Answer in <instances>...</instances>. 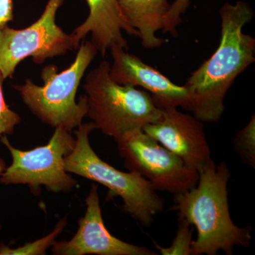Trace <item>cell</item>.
I'll return each instance as SVG.
<instances>
[{
	"label": "cell",
	"instance_id": "obj_20",
	"mask_svg": "<svg viewBox=\"0 0 255 255\" xmlns=\"http://www.w3.org/2000/svg\"><path fill=\"white\" fill-rule=\"evenodd\" d=\"M5 169H6V167H5L4 161L2 159L0 158V175L2 174V172H4ZM0 229H1V226H0Z\"/></svg>",
	"mask_w": 255,
	"mask_h": 255
},
{
	"label": "cell",
	"instance_id": "obj_6",
	"mask_svg": "<svg viewBox=\"0 0 255 255\" xmlns=\"http://www.w3.org/2000/svg\"><path fill=\"white\" fill-rule=\"evenodd\" d=\"M1 142L12 157L11 165L0 175V182L2 184H26L34 194L40 192V186L58 193L69 192L78 185V182L64 166V159L75 145V138L71 132L57 128L46 145L29 150L15 148L6 135L1 136Z\"/></svg>",
	"mask_w": 255,
	"mask_h": 255
},
{
	"label": "cell",
	"instance_id": "obj_16",
	"mask_svg": "<svg viewBox=\"0 0 255 255\" xmlns=\"http://www.w3.org/2000/svg\"><path fill=\"white\" fill-rule=\"evenodd\" d=\"M193 230L194 228L192 225L188 223L186 220L179 218L177 235L172 245L169 248H162L157 244H155V247L159 253L164 255H190Z\"/></svg>",
	"mask_w": 255,
	"mask_h": 255
},
{
	"label": "cell",
	"instance_id": "obj_12",
	"mask_svg": "<svg viewBox=\"0 0 255 255\" xmlns=\"http://www.w3.org/2000/svg\"><path fill=\"white\" fill-rule=\"evenodd\" d=\"M90 13L85 21L70 33L78 49L82 40L90 33L91 41L102 56L115 47L128 49L122 31L138 37L136 30L124 17L119 0H86Z\"/></svg>",
	"mask_w": 255,
	"mask_h": 255
},
{
	"label": "cell",
	"instance_id": "obj_13",
	"mask_svg": "<svg viewBox=\"0 0 255 255\" xmlns=\"http://www.w3.org/2000/svg\"><path fill=\"white\" fill-rule=\"evenodd\" d=\"M119 3L124 17L138 33L143 48L154 49L165 43L156 33L164 27L171 5L168 0H119Z\"/></svg>",
	"mask_w": 255,
	"mask_h": 255
},
{
	"label": "cell",
	"instance_id": "obj_17",
	"mask_svg": "<svg viewBox=\"0 0 255 255\" xmlns=\"http://www.w3.org/2000/svg\"><path fill=\"white\" fill-rule=\"evenodd\" d=\"M4 80L2 75L0 73V137L2 134H12L15 127L21 122L19 115L14 111L10 110L5 102L2 90V83Z\"/></svg>",
	"mask_w": 255,
	"mask_h": 255
},
{
	"label": "cell",
	"instance_id": "obj_18",
	"mask_svg": "<svg viewBox=\"0 0 255 255\" xmlns=\"http://www.w3.org/2000/svg\"><path fill=\"white\" fill-rule=\"evenodd\" d=\"M190 4V0H174L170 5L168 14L166 18L165 24L163 28L165 33H172L173 36L177 33V27L180 24L181 16L187 11Z\"/></svg>",
	"mask_w": 255,
	"mask_h": 255
},
{
	"label": "cell",
	"instance_id": "obj_15",
	"mask_svg": "<svg viewBox=\"0 0 255 255\" xmlns=\"http://www.w3.org/2000/svg\"><path fill=\"white\" fill-rule=\"evenodd\" d=\"M235 152L244 163L255 167V117L252 116L251 120L244 128L242 129L233 141Z\"/></svg>",
	"mask_w": 255,
	"mask_h": 255
},
{
	"label": "cell",
	"instance_id": "obj_7",
	"mask_svg": "<svg viewBox=\"0 0 255 255\" xmlns=\"http://www.w3.org/2000/svg\"><path fill=\"white\" fill-rule=\"evenodd\" d=\"M116 142L129 172L141 176L156 191L176 195L197 184V169L189 167L142 129L127 132Z\"/></svg>",
	"mask_w": 255,
	"mask_h": 255
},
{
	"label": "cell",
	"instance_id": "obj_2",
	"mask_svg": "<svg viewBox=\"0 0 255 255\" xmlns=\"http://www.w3.org/2000/svg\"><path fill=\"white\" fill-rule=\"evenodd\" d=\"M195 187L174 195L171 210L197 230L190 255H216L218 252L232 255L235 247L248 248L252 240L251 227L241 228L233 222L228 199L231 172L227 164L217 165L211 160L199 169Z\"/></svg>",
	"mask_w": 255,
	"mask_h": 255
},
{
	"label": "cell",
	"instance_id": "obj_11",
	"mask_svg": "<svg viewBox=\"0 0 255 255\" xmlns=\"http://www.w3.org/2000/svg\"><path fill=\"white\" fill-rule=\"evenodd\" d=\"M112 55L110 64L111 78L122 85L140 87L150 94L152 100L161 110L178 108L187 110L189 93L186 87L171 81L163 74L142 61L127 50L115 47L110 50Z\"/></svg>",
	"mask_w": 255,
	"mask_h": 255
},
{
	"label": "cell",
	"instance_id": "obj_9",
	"mask_svg": "<svg viewBox=\"0 0 255 255\" xmlns=\"http://www.w3.org/2000/svg\"><path fill=\"white\" fill-rule=\"evenodd\" d=\"M85 216L79 221L76 234L68 241L55 242L54 255H155L145 247L134 246L114 237L102 216L98 186L93 184L86 199Z\"/></svg>",
	"mask_w": 255,
	"mask_h": 255
},
{
	"label": "cell",
	"instance_id": "obj_1",
	"mask_svg": "<svg viewBox=\"0 0 255 255\" xmlns=\"http://www.w3.org/2000/svg\"><path fill=\"white\" fill-rule=\"evenodd\" d=\"M221 36L212 55L191 73L184 87L189 93L188 111L201 122H219L224 100L235 80L255 61V39L243 33L254 13L248 3H226L220 10Z\"/></svg>",
	"mask_w": 255,
	"mask_h": 255
},
{
	"label": "cell",
	"instance_id": "obj_3",
	"mask_svg": "<svg viewBox=\"0 0 255 255\" xmlns=\"http://www.w3.org/2000/svg\"><path fill=\"white\" fill-rule=\"evenodd\" d=\"M97 53L91 41L82 42L69 68L58 72L57 66L48 65L42 69L43 86L27 79L22 85L13 87L23 103L43 123L72 132L87 114L86 96H82L78 102L75 99L82 79Z\"/></svg>",
	"mask_w": 255,
	"mask_h": 255
},
{
	"label": "cell",
	"instance_id": "obj_14",
	"mask_svg": "<svg viewBox=\"0 0 255 255\" xmlns=\"http://www.w3.org/2000/svg\"><path fill=\"white\" fill-rule=\"evenodd\" d=\"M67 225V218L60 220L53 231L41 239L26 243L22 247H18L16 249H11L9 247L0 244V255H44L46 251L53 246L55 239L63 231Z\"/></svg>",
	"mask_w": 255,
	"mask_h": 255
},
{
	"label": "cell",
	"instance_id": "obj_8",
	"mask_svg": "<svg viewBox=\"0 0 255 255\" xmlns=\"http://www.w3.org/2000/svg\"><path fill=\"white\" fill-rule=\"evenodd\" d=\"M65 0H48L41 16L22 29L8 25L0 28V73L11 78L18 64L31 58L36 64L77 49L71 35L55 22L57 11Z\"/></svg>",
	"mask_w": 255,
	"mask_h": 255
},
{
	"label": "cell",
	"instance_id": "obj_4",
	"mask_svg": "<svg viewBox=\"0 0 255 255\" xmlns=\"http://www.w3.org/2000/svg\"><path fill=\"white\" fill-rule=\"evenodd\" d=\"M110 69L109 62H101L87 74L83 88L88 107L87 116L96 129L117 140L127 132L155 123L162 110L147 92L114 82Z\"/></svg>",
	"mask_w": 255,
	"mask_h": 255
},
{
	"label": "cell",
	"instance_id": "obj_5",
	"mask_svg": "<svg viewBox=\"0 0 255 255\" xmlns=\"http://www.w3.org/2000/svg\"><path fill=\"white\" fill-rule=\"evenodd\" d=\"M95 126L81 124L75 130L73 150L64 159L67 172L105 186L111 195L119 196L123 209L142 226L149 227L156 215L161 214L164 201L150 183L135 172L119 171L99 157L92 148L89 135Z\"/></svg>",
	"mask_w": 255,
	"mask_h": 255
},
{
	"label": "cell",
	"instance_id": "obj_19",
	"mask_svg": "<svg viewBox=\"0 0 255 255\" xmlns=\"http://www.w3.org/2000/svg\"><path fill=\"white\" fill-rule=\"evenodd\" d=\"M14 20V4L12 0H0V28Z\"/></svg>",
	"mask_w": 255,
	"mask_h": 255
},
{
	"label": "cell",
	"instance_id": "obj_10",
	"mask_svg": "<svg viewBox=\"0 0 255 255\" xmlns=\"http://www.w3.org/2000/svg\"><path fill=\"white\" fill-rule=\"evenodd\" d=\"M162 110L160 118L142 130L197 171L211 162L203 122L177 108Z\"/></svg>",
	"mask_w": 255,
	"mask_h": 255
}]
</instances>
